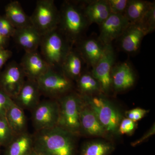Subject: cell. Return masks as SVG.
<instances>
[{
    "mask_svg": "<svg viewBox=\"0 0 155 155\" xmlns=\"http://www.w3.org/2000/svg\"><path fill=\"white\" fill-rule=\"evenodd\" d=\"M75 136L58 125L36 131L33 149L41 155H74Z\"/></svg>",
    "mask_w": 155,
    "mask_h": 155,
    "instance_id": "1",
    "label": "cell"
},
{
    "mask_svg": "<svg viewBox=\"0 0 155 155\" xmlns=\"http://www.w3.org/2000/svg\"><path fill=\"white\" fill-rule=\"evenodd\" d=\"M72 45L57 28L42 36L40 54L50 67L61 69Z\"/></svg>",
    "mask_w": 155,
    "mask_h": 155,
    "instance_id": "2",
    "label": "cell"
},
{
    "mask_svg": "<svg viewBox=\"0 0 155 155\" xmlns=\"http://www.w3.org/2000/svg\"><path fill=\"white\" fill-rule=\"evenodd\" d=\"M88 23L82 10L76 5L66 2L62 5L58 28L71 44L78 41Z\"/></svg>",
    "mask_w": 155,
    "mask_h": 155,
    "instance_id": "3",
    "label": "cell"
},
{
    "mask_svg": "<svg viewBox=\"0 0 155 155\" xmlns=\"http://www.w3.org/2000/svg\"><path fill=\"white\" fill-rule=\"evenodd\" d=\"M82 98L94 112L107 133L117 134L122 115L111 102L101 96L84 95Z\"/></svg>",
    "mask_w": 155,
    "mask_h": 155,
    "instance_id": "4",
    "label": "cell"
},
{
    "mask_svg": "<svg viewBox=\"0 0 155 155\" xmlns=\"http://www.w3.org/2000/svg\"><path fill=\"white\" fill-rule=\"evenodd\" d=\"M59 116L58 126L77 135L81 133L80 114L82 97L68 93L58 99Z\"/></svg>",
    "mask_w": 155,
    "mask_h": 155,
    "instance_id": "5",
    "label": "cell"
},
{
    "mask_svg": "<svg viewBox=\"0 0 155 155\" xmlns=\"http://www.w3.org/2000/svg\"><path fill=\"white\" fill-rule=\"evenodd\" d=\"M30 18L31 25L43 36L58 28L60 11L53 0H39Z\"/></svg>",
    "mask_w": 155,
    "mask_h": 155,
    "instance_id": "6",
    "label": "cell"
},
{
    "mask_svg": "<svg viewBox=\"0 0 155 155\" xmlns=\"http://www.w3.org/2000/svg\"><path fill=\"white\" fill-rule=\"evenodd\" d=\"M41 94L59 98L67 94L72 89V80L58 69L51 67L47 72L36 80Z\"/></svg>",
    "mask_w": 155,
    "mask_h": 155,
    "instance_id": "7",
    "label": "cell"
},
{
    "mask_svg": "<svg viewBox=\"0 0 155 155\" xmlns=\"http://www.w3.org/2000/svg\"><path fill=\"white\" fill-rule=\"evenodd\" d=\"M32 112L31 120L36 131L58 125L59 106L57 100L51 99L40 101Z\"/></svg>",
    "mask_w": 155,
    "mask_h": 155,
    "instance_id": "8",
    "label": "cell"
},
{
    "mask_svg": "<svg viewBox=\"0 0 155 155\" xmlns=\"http://www.w3.org/2000/svg\"><path fill=\"white\" fill-rule=\"evenodd\" d=\"M115 61L116 55L112 45H106L102 57L92 68L91 74L99 83L101 91L105 93L112 88L111 73Z\"/></svg>",
    "mask_w": 155,
    "mask_h": 155,
    "instance_id": "9",
    "label": "cell"
},
{
    "mask_svg": "<svg viewBox=\"0 0 155 155\" xmlns=\"http://www.w3.org/2000/svg\"><path fill=\"white\" fill-rule=\"evenodd\" d=\"M25 77L20 64L14 61L11 62L2 72H0V88L13 99L23 86Z\"/></svg>",
    "mask_w": 155,
    "mask_h": 155,
    "instance_id": "10",
    "label": "cell"
},
{
    "mask_svg": "<svg viewBox=\"0 0 155 155\" xmlns=\"http://www.w3.org/2000/svg\"><path fill=\"white\" fill-rule=\"evenodd\" d=\"M130 24V22L123 14L111 13L100 25L98 40L104 45L111 44L113 41L121 36Z\"/></svg>",
    "mask_w": 155,
    "mask_h": 155,
    "instance_id": "11",
    "label": "cell"
},
{
    "mask_svg": "<svg viewBox=\"0 0 155 155\" xmlns=\"http://www.w3.org/2000/svg\"><path fill=\"white\" fill-rule=\"evenodd\" d=\"M20 65L25 77L28 79L36 81L51 68L37 51L25 52Z\"/></svg>",
    "mask_w": 155,
    "mask_h": 155,
    "instance_id": "12",
    "label": "cell"
},
{
    "mask_svg": "<svg viewBox=\"0 0 155 155\" xmlns=\"http://www.w3.org/2000/svg\"><path fill=\"white\" fill-rule=\"evenodd\" d=\"M112 87L116 91L126 90L134 85L136 75L129 63L123 62L114 65L111 73Z\"/></svg>",
    "mask_w": 155,
    "mask_h": 155,
    "instance_id": "13",
    "label": "cell"
},
{
    "mask_svg": "<svg viewBox=\"0 0 155 155\" xmlns=\"http://www.w3.org/2000/svg\"><path fill=\"white\" fill-rule=\"evenodd\" d=\"M41 94L36 81L27 78L19 93L13 100L23 110L32 111L40 102Z\"/></svg>",
    "mask_w": 155,
    "mask_h": 155,
    "instance_id": "14",
    "label": "cell"
},
{
    "mask_svg": "<svg viewBox=\"0 0 155 155\" xmlns=\"http://www.w3.org/2000/svg\"><path fill=\"white\" fill-rule=\"evenodd\" d=\"M147 34L138 23H130L120 37V46L122 51L129 54L136 52Z\"/></svg>",
    "mask_w": 155,
    "mask_h": 155,
    "instance_id": "15",
    "label": "cell"
},
{
    "mask_svg": "<svg viewBox=\"0 0 155 155\" xmlns=\"http://www.w3.org/2000/svg\"><path fill=\"white\" fill-rule=\"evenodd\" d=\"M80 123L81 132L94 136H105L107 134L94 112L83 99L80 111Z\"/></svg>",
    "mask_w": 155,
    "mask_h": 155,
    "instance_id": "16",
    "label": "cell"
},
{
    "mask_svg": "<svg viewBox=\"0 0 155 155\" xmlns=\"http://www.w3.org/2000/svg\"><path fill=\"white\" fill-rule=\"evenodd\" d=\"M25 52L36 51L40 46L42 36L32 25L16 28L13 37Z\"/></svg>",
    "mask_w": 155,
    "mask_h": 155,
    "instance_id": "17",
    "label": "cell"
},
{
    "mask_svg": "<svg viewBox=\"0 0 155 155\" xmlns=\"http://www.w3.org/2000/svg\"><path fill=\"white\" fill-rule=\"evenodd\" d=\"M88 23L101 25L111 14L107 1L98 0L90 2L81 9Z\"/></svg>",
    "mask_w": 155,
    "mask_h": 155,
    "instance_id": "18",
    "label": "cell"
},
{
    "mask_svg": "<svg viewBox=\"0 0 155 155\" xmlns=\"http://www.w3.org/2000/svg\"><path fill=\"white\" fill-rule=\"evenodd\" d=\"M105 45L99 40L87 39L81 43L80 53L83 60L93 67L99 61L104 52Z\"/></svg>",
    "mask_w": 155,
    "mask_h": 155,
    "instance_id": "19",
    "label": "cell"
},
{
    "mask_svg": "<svg viewBox=\"0 0 155 155\" xmlns=\"http://www.w3.org/2000/svg\"><path fill=\"white\" fill-rule=\"evenodd\" d=\"M83 60L79 51L72 48L61 66V70L71 80L77 81L82 73Z\"/></svg>",
    "mask_w": 155,
    "mask_h": 155,
    "instance_id": "20",
    "label": "cell"
},
{
    "mask_svg": "<svg viewBox=\"0 0 155 155\" xmlns=\"http://www.w3.org/2000/svg\"><path fill=\"white\" fill-rule=\"evenodd\" d=\"M33 138L27 131L15 136L6 147L4 155H28L33 149Z\"/></svg>",
    "mask_w": 155,
    "mask_h": 155,
    "instance_id": "21",
    "label": "cell"
},
{
    "mask_svg": "<svg viewBox=\"0 0 155 155\" xmlns=\"http://www.w3.org/2000/svg\"><path fill=\"white\" fill-rule=\"evenodd\" d=\"M5 16L16 28H23L31 25L28 17L18 1L8 3L5 8Z\"/></svg>",
    "mask_w": 155,
    "mask_h": 155,
    "instance_id": "22",
    "label": "cell"
},
{
    "mask_svg": "<svg viewBox=\"0 0 155 155\" xmlns=\"http://www.w3.org/2000/svg\"><path fill=\"white\" fill-rule=\"evenodd\" d=\"M6 118L16 135L26 132L27 119L24 110L14 101L7 111Z\"/></svg>",
    "mask_w": 155,
    "mask_h": 155,
    "instance_id": "23",
    "label": "cell"
},
{
    "mask_svg": "<svg viewBox=\"0 0 155 155\" xmlns=\"http://www.w3.org/2000/svg\"><path fill=\"white\" fill-rule=\"evenodd\" d=\"M151 2L142 0H128L124 15L130 23H138L149 8Z\"/></svg>",
    "mask_w": 155,
    "mask_h": 155,
    "instance_id": "24",
    "label": "cell"
},
{
    "mask_svg": "<svg viewBox=\"0 0 155 155\" xmlns=\"http://www.w3.org/2000/svg\"><path fill=\"white\" fill-rule=\"evenodd\" d=\"M114 147L110 143L104 140H93L84 145L80 155H108Z\"/></svg>",
    "mask_w": 155,
    "mask_h": 155,
    "instance_id": "25",
    "label": "cell"
},
{
    "mask_svg": "<svg viewBox=\"0 0 155 155\" xmlns=\"http://www.w3.org/2000/svg\"><path fill=\"white\" fill-rule=\"evenodd\" d=\"M76 81L78 89L84 95L101 91L99 83L91 73L82 72Z\"/></svg>",
    "mask_w": 155,
    "mask_h": 155,
    "instance_id": "26",
    "label": "cell"
},
{
    "mask_svg": "<svg viewBox=\"0 0 155 155\" xmlns=\"http://www.w3.org/2000/svg\"><path fill=\"white\" fill-rule=\"evenodd\" d=\"M145 31L147 35L151 33L155 29V4L151 2L149 8L141 20L138 22Z\"/></svg>",
    "mask_w": 155,
    "mask_h": 155,
    "instance_id": "27",
    "label": "cell"
},
{
    "mask_svg": "<svg viewBox=\"0 0 155 155\" xmlns=\"http://www.w3.org/2000/svg\"><path fill=\"white\" fill-rule=\"evenodd\" d=\"M16 134L13 132L6 118L0 117V144L7 147Z\"/></svg>",
    "mask_w": 155,
    "mask_h": 155,
    "instance_id": "28",
    "label": "cell"
},
{
    "mask_svg": "<svg viewBox=\"0 0 155 155\" xmlns=\"http://www.w3.org/2000/svg\"><path fill=\"white\" fill-rule=\"evenodd\" d=\"M16 30V28L5 15H0V33L3 36L10 39L14 36Z\"/></svg>",
    "mask_w": 155,
    "mask_h": 155,
    "instance_id": "29",
    "label": "cell"
},
{
    "mask_svg": "<svg viewBox=\"0 0 155 155\" xmlns=\"http://www.w3.org/2000/svg\"><path fill=\"white\" fill-rule=\"evenodd\" d=\"M137 126L136 122L127 118H123L119 123L117 134L120 135H130L135 130Z\"/></svg>",
    "mask_w": 155,
    "mask_h": 155,
    "instance_id": "30",
    "label": "cell"
},
{
    "mask_svg": "<svg viewBox=\"0 0 155 155\" xmlns=\"http://www.w3.org/2000/svg\"><path fill=\"white\" fill-rule=\"evenodd\" d=\"M13 103L11 97L0 88V117L6 118L7 111Z\"/></svg>",
    "mask_w": 155,
    "mask_h": 155,
    "instance_id": "31",
    "label": "cell"
},
{
    "mask_svg": "<svg viewBox=\"0 0 155 155\" xmlns=\"http://www.w3.org/2000/svg\"><path fill=\"white\" fill-rule=\"evenodd\" d=\"M111 13L124 15L128 0H107Z\"/></svg>",
    "mask_w": 155,
    "mask_h": 155,
    "instance_id": "32",
    "label": "cell"
},
{
    "mask_svg": "<svg viewBox=\"0 0 155 155\" xmlns=\"http://www.w3.org/2000/svg\"><path fill=\"white\" fill-rule=\"evenodd\" d=\"M149 110L140 108H136L125 112V116L127 119L136 122L141 120L148 113Z\"/></svg>",
    "mask_w": 155,
    "mask_h": 155,
    "instance_id": "33",
    "label": "cell"
},
{
    "mask_svg": "<svg viewBox=\"0 0 155 155\" xmlns=\"http://www.w3.org/2000/svg\"><path fill=\"white\" fill-rule=\"evenodd\" d=\"M12 55V52L11 51L0 46V71Z\"/></svg>",
    "mask_w": 155,
    "mask_h": 155,
    "instance_id": "34",
    "label": "cell"
},
{
    "mask_svg": "<svg viewBox=\"0 0 155 155\" xmlns=\"http://www.w3.org/2000/svg\"><path fill=\"white\" fill-rule=\"evenodd\" d=\"M155 125H154L152 127H151L150 129L147 132V133L146 134H145L142 137L139 139L138 140H137V141H134V142L132 143V145L133 146H135L143 142L145 140L148 138L149 137H150V136H151L152 135H153L155 134Z\"/></svg>",
    "mask_w": 155,
    "mask_h": 155,
    "instance_id": "35",
    "label": "cell"
},
{
    "mask_svg": "<svg viewBox=\"0 0 155 155\" xmlns=\"http://www.w3.org/2000/svg\"><path fill=\"white\" fill-rule=\"evenodd\" d=\"M9 40V38L5 37L0 33V46L5 48L8 43Z\"/></svg>",
    "mask_w": 155,
    "mask_h": 155,
    "instance_id": "36",
    "label": "cell"
},
{
    "mask_svg": "<svg viewBox=\"0 0 155 155\" xmlns=\"http://www.w3.org/2000/svg\"><path fill=\"white\" fill-rule=\"evenodd\" d=\"M28 155H41L38 154V153L35 152V151L33 149L28 154Z\"/></svg>",
    "mask_w": 155,
    "mask_h": 155,
    "instance_id": "37",
    "label": "cell"
},
{
    "mask_svg": "<svg viewBox=\"0 0 155 155\" xmlns=\"http://www.w3.org/2000/svg\"><path fill=\"white\" fill-rule=\"evenodd\" d=\"M2 147V146L1 145V144H0V150H1V147Z\"/></svg>",
    "mask_w": 155,
    "mask_h": 155,
    "instance_id": "38",
    "label": "cell"
}]
</instances>
